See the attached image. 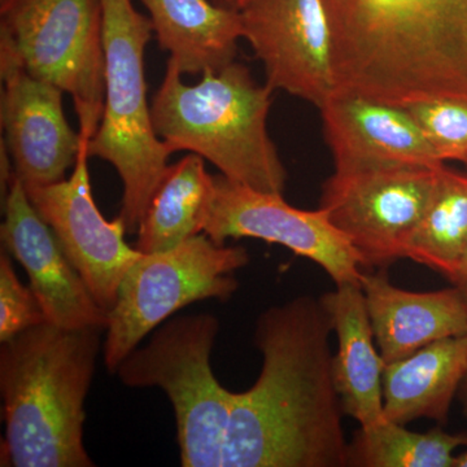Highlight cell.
Segmentation results:
<instances>
[{
    "label": "cell",
    "instance_id": "1",
    "mask_svg": "<svg viewBox=\"0 0 467 467\" xmlns=\"http://www.w3.org/2000/svg\"><path fill=\"white\" fill-rule=\"evenodd\" d=\"M330 318L303 295L257 318L259 379L235 393L223 467H344L348 445L334 382Z\"/></svg>",
    "mask_w": 467,
    "mask_h": 467
},
{
    "label": "cell",
    "instance_id": "2",
    "mask_svg": "<svg viewBox=\"0 0 467 467\" xmlns=\"http://www.w3.org/2000/svg\"><path fill=\"white\" fill-rule=\"evenodd\" d=\"M337 90L467 101V0H322Z\"/></svg>",
    "mask_w": 467,
    "mask_h": 467
},
{
    "label": "cell",
    "instance_id": "3",
    "mask_svg": "<svg viewBox=\"0 0 467 467\" xmlns=\"http://www.w3.org/2000/svg\"><path fill=\"white\" fill-rule=\"evenodd\" d=\"M103 331L43 322L2 343L7 465L95 466L84 445L85 400Z\"/></svg>",
    "mask_w": 467,
    "mask_h": 467
},
{
    "label": "cell",
    "instance_id": "4",
    "mask_svg": "<svg viewBox=\"0 0 467 467\" xmlns=\"http://www.w3.org/2000/svg\"><path fill=\"white\" fill-rule=\"evenodd\" d=\"M272 88L241 63L187 85L173 58L150 103L153 129L173 152L190 150L223 177L259 192L284 193L287 173L267 133Z\"/></svg>",
    "mask_w": 467,
    "mask_h": 467
},
{
    "label": "cell",
    "instance_id": "5",
    "mask_svg": "<svg viewBox=\"0 0 467 467\" xmlns=\"http://www.w3.org/2000/svg\"><path fill=\"white\" fill-rule=\"evenodd\" d=\"M101 7L106 98L88 155L116 169L124 184L119 217L128 232L137 233L174 152L156 134L147 99L144 51L153 34L150 17L138 12L131 0H101Z\"/></svg>",
    "mask_w": 467,
    "mask_h": 467
},
{
    "label": "cell",
    "instance_id": "6",
    "mask_svg": "<svg viewBox=\"0 0 467 467\" xmlns=\"http://www.w3.org/2000/svg\"><path fill=\"white\" fill-rule=\"evenodd\" d=\"M218 330V319L209 313L169 319L115 373L130 389L160 387L167 393L183 467H223L235 393L221 386L211 368Z\"/></svg>",
    "mask_w": 467,
    "mask_h": 467
},
{
    "label": "cell",
    "instance_id": "7",
    "mask_svg": "<svg viewBox=\"0 0 467 467\" xmlns=\"http://www.w3.org/2000/svg\"><path fill=\"white\" fill-rule=\"evenodd\" d=\"M0 42L72 97L79 135L91 140L106 98L101 0H0Z\"/></svg>",
    "mask_w": 467,
    "mask_h": 467
},
{
    "label": "cell",
    "instance_id": "8",
    "mask_svg": "<svg viewBox=\"0 0 467 467\" xmlns=\"http://www.w3.org/2000/svg\"><path fill=\"white\" fill-rule=\"evenodd\" d=\"M248 261L244 247L217 244L204 233L168 251L140 254L109 312L107 370L115 374L126 356L178 310L195 301L229 300L239 285L233 273Z\"/></svg>",
    "mask_w": 467,
    "mask_h": 467
},
{
    "label": "cell",
    "instance_id": "9",
    "mask_svg": "<svg viewBox=\"0 0 467 467\" xmlns=\"http://www.w3.org/2000/svg\"><path fill=\"white\" fill-rule=\"evenodd\" d=\"M441 168L335 171L324 184L319 208L348 239L362 267L386 269L405 259V245L429 207Z\"/></svg>",
    "mask_w": 467,
    "mask_h": 467
},
{
    "label": "cell",
    "instance_id": "10",
    "mask_svg": "<svg viewBox=\"0 0 467 467\" xmlns=\"http://www.w3.org/2000/svg\"><path fill=\"white\" fill-rule=\"evenodd\" d=\"M204 234L217 244L254 238L281 244L317 264L335 284H361V259L324 209L304 211L282 193L259 192L214 175V195Z\"/></svg>",
    "mask_w": 467,
    "mask_h": 467
},
{
    "label": "cell",
    "instance_id": "11",
    "mask_svg": "<svg viewBox=\"0 0 467 467\" xmlns=\"http://www.w3.org/2000/svg\"><path fill=\"white\" fill-rule=\"evenodd\" d=\"M88 142L82 137L78 158L66 180L47 186L24 187L94 299L109 313L115 306L122 279L140 252L126 243L128 229L122 218L106 220L95 204Z\"/></svg>",
    "mask_w": 467,
    "mask_h": 467
},
{
    "label": "cell",
    "instance_id": "12",
    "mask_svg": "<svg viewBox=\"0 0 467 467\" xmlns=\"http://www.w3.org/2000/svg\"><path fill=\"white\" fill-rule=\"evenodd\" d=\"M239 14L243 38L263 63L266 85L321 109L337 91L322 0H248Z\"/></svg>",
    "mask_w": 467,
    "mask_h": 467
},
{
    "label": "cell",
    "instance_id": "13",
    "mask_svg": "<svg viewBox=\"0 0 467 467\" xmlns=\"http://www.w3.org/2000/svg\"><path fill=\"white\" fill-rule=\"evenodd\" d=\"M2 138L15 175L26 187L66 180L75 167L82 137L63 109L64 91L27 73L16 54L0 42Z\"/></svg>",
    "mask_w": 467,
    "mask_h": 467
},
{
    "label": "cell",
    "instance_id": "14",
    "mask_svg": "<svg viewBox=\"0 0 467 467\" xmlns=\"http://www.w3.org/2000/svg\"><path fill=\"white\" fill-rule=\"evenodd\" d=\"M0 227L3 247L29 275L46 321L58 327H100L106 330L109 313L92 296L84 278L67 259L54 232L27 198L15 175L5 199Z\"/></svg>",
    "mask_w": 467,
    "mask_h": 467
},
{
    "label": "cell",
    "instance_id": "15",
    "mask_svg": "<svg viewBox=\"0 0 467 467\" xmlns=\"http://www.w3.org/2000/svg\"><path fill=\"white\" fill-rule=\"evenodd\" d=\"M319 110L335 171L444 165L416 119L402 106L337 90Z\"/></svg>",
    "mask_w": 467,
    "mask_h": 467
},
{
    "label": "cell",
    "instance_id": "16",
    "mask_svg": "<svg viewBox=\"0 0 467 467\" xmlns=\"http://www.w3.org/2000/svg\"><path fill=\"white\" fill-rule=\"evenodd\" d=\"M361 287L386 364L438 340L467 334L466 294L457 285L429 292L402 290L380 269L373 275L364 273Z\"/></svg>",
    "mask_w": 467,
    "mask_h": 467
},
{
    "label": "cell",
    "instance_id": "17",
    "mask_svg": "<svg viewBox=\"0 0 467 467\" xmlns=\"http://www.w3.org/2000/svg\"><path fill=\"white\" fill-rule=\"evenodd\" d=\"M319 300L337 337L333 373L344 414L359 427L382 422L386 362L377 347L361 284L337 285Z\"/></svg>",
    "mask_w": 467,
    "mask_h": 467
},
{
    "label": "cell",
    "instance_id": "18",
    "mask_svg": "<svg viewBox=\"0 0 467 467\" xmlns=\"http://www.w3.org/2000/svg\"><path fill=\"white\" fill-rule=\"evenodd\" d=\"M467 376V334L438 340L386 364L384 420L408 425L420 418L445 425Z\"/></svg>",
    "mask_w": 467,
    "mask_h": 467
},
{
    "label": "cell",
    "instance_id": "19",
    "mask_svg": "<svg viewBox=\"0 0 467 467\" xmlns=\"http://www.w3.org/2000/svg\"><path fill=\"white\" fill-rule=\"evenodd\" d=\"M159 46L182 75L217 72L235 61L243 38L241 14L211 0H140Z\"/></svg>",
    "mask_w": 467,
    "mask_h": 467
},
{
    "label": "cell",
    "instance_id": "20",
    "mask_svg": "<svg viewBox=\"0 0 467 467\" xmlns=\"http://www.w3.org/2000/svg\"><path fill=\"white\" fill-rule=\"evenodd\" d=\"M213 195L214 175L202 156L190 153L168 165L138 226L134 247L155 254L204 233Z\"/></svg>",
    "mask_w": 467,
    "mask_h": 467
},
{
    "label": "cell",
    "instance_id": "21",
    "mask_svg": "<svg viewBox=\"0 0 467 467\" xmlns=\"http://www.w3.org/2000/svg\"><path fill=\"white\" fill-rule=\"evenodd\" d=\"M467 247V177L441 167L431 201L405 245L416 261L451 281Z\"/></svg>",
    "mask_w": 467,
    "mask_h": 467
},
{
    "label": "cell",
    "instance_id": "22",
    "mask_svg": "<svg viewBox=\"0 0 467 467\" xmlns=\"http://www.w3.org/2000/svg\"><path fill=\"white\" fill-rule=\"evenodd\" d=\"M467 447V435L448 434L441 427L409 431L404 425L382 420L359 427L348 445V466L454 467V451Z\"/></svg>",
    "mask_w": 467,
    "mask_h": 467
},
{
    "label": "cell",
    "instance_id": "23",
    "mask_svg": "<svg viewBox=\"0 0 467 467\" xmlns=\"http://www.w3.org/2000/svg\"><path fill=\"white\" fill-rule=\"evenodd\" d=\"M422 129L442 162L467 167V101L429 98L402 104Z\"/></svg>",
    "mask_w": 467,
    "mask_h": 467
},
{
    "label": "cell",
    "instance_id": "24",
    "mask_svg": "<svg viewBox=\"0 0 467 467\" xmlns=\"http://www.w3.org/2000/svg\"><path fill=\"white\" fill-rule=\"evenodd\" d=\"M8 252L0 254V342L46 321L32 288L21 284Z\"/></svg>",
    "mask_w": 467,
    "mask_h": 467
},
{
    "label": "cell",
    "instance_id": "25",
    "mask_svg": "<svg viewBox=\"0 0 467 467\" xmlns=\"http://www.w3.org/2000/svg\"><path fill=\"white\" fill-rule=\"evenodd\" d=\"M451 284L457 285L461 290L467 292V247L463 252L462 259L460 261V265L454 273L453 278L451 279Z\"/></svg>",
    "mask_w": 467,
    "mask_h": 467
},
{
    "label": "cell",
    "instance_id": "26",
    "mask_svg": "<svg viewBox=\"0 0 467 467\" xmlns=\"http://www.w3.org/2000/svg\"><path fill=\"white\" fill-rule=\"evenodd\" d=\"M211 2L214 3L218 7L239 12L245 5H247L248 0H211Z\"/></svg>",
    "mask_w": 467,
    "mask_h": 467
},
{
    "label": "cell",
    "instance_id": "27",
    "mask_svg": "<svg viewBox=\"0 0 467 467\" xmlns=\"http://www.w3.org/2000/svg\"><path fill=\"white\" fill-rule=\"evenodd\" d=\"M465 294L467 301V292H465ZM459 398L461 405H462L463 413H465V416H467V376L465 378V380H463L462 386H461Z\"/></svg>",
    "mask_w": 467,
    "mask_h": 467
},
{
    "label": "cell",
    "instance_id": "28",
    "mask_svg": "<svg viewBox=\"0 0 467 467\" xmlns=\"http://www.w3.org/2000/svg\"><path fill=\"white\" fill-rule=\"evenodd\" d=\"M454 467H467V451H463V453H460L459 456H456Z\"/></svg>",
    "mask_w": 467,
    "mask_h": 467
}]
</instances>
